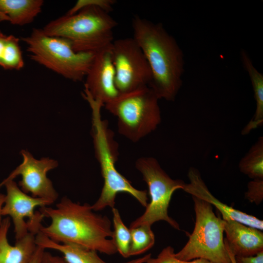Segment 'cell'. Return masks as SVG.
<instances>
[{
  "label": "cell",
  "instance_id": "6da1fadb",
  "mask_svg": "<svg viewBox=\"0 0 263 263\" xmlns=\"http://www.w3.org/2000/svg\"><path fill=\"white\" fill-rule=\"evenodd\" d=\"M51 220L40 232L60 244H72L111 255L117 252L113 239L111 222L105 215L97 214L92 205L75 202L63 197L55 207L39 208Z\"/></svg>",
  "mask_w": 263,
  "mask_h": 263
},
{
  "label": "cell",
  "instance_id": "7a4b0ae2",
  "mask_svg": "<svg viewBox=\"0 0 263 263\" xmlns=\"http://www.w3.org/2000/svg\"><path fill=\"white\" fill-rule=\"evenodd\" d=\"M133 38L142 50L151 69L149 87L158 98L174 101L182 85L183 51L161 23L138 15L132 19Z\"/></svg>",
  "mask_w": 263,
  "mask_h": 263
},
{
  "label": "cell",
  "instance_id": "3957f363",
  "mask_svg": "<svg viewBox=\"0 0 263 263\" xmlns=\"http://www.w3.org/2000/svg\"><path fill=\"white\" fill-rule=\"evenodd\" d=\"M114 0H79L65 16L42 29L47 35L68 40L76 52L96 54L110 47L117 21L110 15Z\"/></svg>",
  "mask_w": 263,
  "mask_h": 263
},
{
  "label": "cell",
  "instance_id": "277c9868",
  "mask_svg": "<svg viewBox=\"0 0 263 263\" xmlns=\"http://www.w3.org/2000/svg\"><path fill=\"white\" fill-rule=\"evenodd\" d=\"M82 96L87 101L92 110V135L93 138L95 155L100 165L104 185L100 195L92 205L94 211L106 207H114L116 195L126 192L136 199L144 207L148 202V192L134 188L126 178L116 169L118 156V145L114 139V133L109 128L106 120L102 119L101 108L104 104L94 99L85 89Z\"/></svg>",
  "mask_w": 263,
  "mask_h": 263
},
{
  "label": "cell",
  "instance_id": "5b68a950",
  "mask_svg": "<svg viewBox=\"0 0 263 263\" xmlns=\"http://www.w3.org/2000/svg\"><path fill=\"white\" fill-rule=\"evenodd\" d=\"M34 61L74 81L86 76L95 54L75 52L67 39L46 34L42 29H33L21 37Z\"/></svg>",
  "mask_w": 263,
  "mask_h": 263
},
{
  "label": "cell",
  "instance_id": "8992f818",
  "mask_svg": "<svg viewBox=\"0 0 263 263\" xmlns=\"http://www.w3.org/2000/svg\"><path fill=\"white\" fill-rule=\"evenodd\" d=\"M159 99L154 92L146 86L119 94L104 106L117 118L118 132L136 142L154 131L160 124Z\"/></svg>",
  "mask_w": 263,
  "mask_h": 263
},
{
  "label": "cell",
  "instance_id": "52a82bcc",
  "mask_svg": "<svg viewBox=\"0 0 263 263\" xmlns=\"http://www.w3.org/2000/svg\"><path fill=\"white\" fill-rule=\"evenodd\" d=\"M195 222L185 245L175 257L181 261L202 258L215 263H231L224 239V220L213 211L212 205L192 196Z\"/></svg>",
  "mask_w": 263,
  "mask_h": 263
},
{
  "label": "cell",
  "instance_id": "ba28073f",
  "mask_svg": "<svg viewBox=\"0 0 263 263\" xmlns=\"http://www.w3.org/2000/svg\"><path fill=\"white\" fill-rule=\"evenodd\" d=\"M135 167L148 187L150 202L143 214L131 223L130 229L142 225L151 226L156 222L164 221L174 228L180 230L179 224L169 216L168 207L174 192L183 189L186 183L182 180L170 178L158 161L152 157L138 158Z\"/></svg>",
  "mask_w": 263,
  "mask_h": 263
},
{
  "label": "cell",
  "instance_id": "9c48e42d",
  "mask_svg": "<svg viewBox=\"0 0 263 263\" xmlns=\"http://www.w3.org/2000/svg\"><path fill=\"white\" fill-rule=\"evenodd\" d=\"M111 54L115 71V84L119 94L149 86L152 79L151 69L132 37L114 40Z\"/></svg>",
  "mask_w": 263,
  "mask_h": 263
},
{
  "label": "cell",
  "instance_id": "30bf717a",
  "mask_svg": "<svg viewBox=\"0 0 263 263\" xmlns=\"http://www.w3.org/2000/svg\"><path fill=\"white\" fill-rule=\"evenodd\" d=\"M3 186L6 194L1 214L12 221L16 241L29 233L36 235L40 232L45 217L39 210L36 211V208L50 206L54 203L29 195L21 190L14 180L1 182L0 187Z\"/></svg>",
  "mask_w": 263,
  "mask_h": 263
},
{
  "label": "cell",
  "instance_id": "8fae6325",
  "mask_svg": "<svg viewBox=\"0 0 263 263\" xmlns=\"http://www.w3.org/2000/svg\"><path fill=\"white\" fill-rule=\"evenodd\" d=\"M21 154L23 157L22 163L1 182L14 180L20 176L21 179L18 186L21 190L27 194L31 193L34 197L47 199L54 203L58 194L47 174L57 167V162L49 158L36 159L26 150H22Z\"/></svg>",
  "mask_w": 263,
  "mask_h": 263
},
{
  "label": "cell",
  "instance_id": "7c38bea8",
  "mask_svg": "<svg viewBox=\"0 0 263 263\" xmlns=\"http://www.w3.org/2000/svg\"><path fill=\"white\" fill-rule=\"evenodd\" d=\"M111 46L95 54L84 84V88L92 96L104 105L119 94L115 84Z\"/></svg>",
  "mask_w": 263,
  "mask_h": 263
},
{
  "label": "cell",
  "instance_id": "4fadbf2b",
  "mask_svg": "<svg viewBox=\"0 0 263 263\" xmlns=\"http://www.w3.org/2000/svg\"><path fill=\"white\" fill-rule=\"evenodd\" d=\"M188 176L189 183H186L183 190L192 196L197 197L214 206L221 214L224 220H232L260 230L263 229V221L229 206L215 197L208 189L201 174L196 168L190 167Z\"/></svg>",
  "mask_w": 263,
  "mask_h": 263
},
{
  "label": "cell",
  "instance_id": "5bb4252c",
  "mask_svg": "<svg viewBox=\"0 0 263 263\" xmlns=\"http://www.w3.org/2000/svg\"><path fill=\"white\" fill-rule=\"evenodd\" d=\"M224 232L225 243L235 256H254L263 251V233L259 229L229 219L224 220Z\"/></svg>",
  "mask_w": 263,
  "mask_h": 263
},
{
  "label": "cell",
  "instance_id": "9a60e30c",
  "mask_svg": "<svg viewBox=\"0 0 263 263\" xmlns=\"http://www.w3.org/2000/svg\"><path fill=\"white\" fill-rule=\"evenodd\" d=\"M11 224L10 218L6 217L0 225V263H29L38 247L36 235L29 233L12 245L8 240Z\"/></svg>",
  "mask_w": 263,
  "mask_h": 263
},
{
  "label": "cell",
  "instance_id": "2e32d148",
  "mask_svg": "<svg viewBox=\"0 0 263 263\" xmlns=\"http://www.w3.org/2000/svg\"><path fill=\"white\" fill-rule=\"evenodd\" d=\"M42 0H0V21L22 26L32 22L41 11Z\"/></svg>",
  "mask_w": 263,
  "mask_h": 263
},
{
  "label": "cell",
  "instance_id": "e0dca14e",
  "mask_svg": "<svg viewBox=\"0 0 263 263\" xmlns=\"http://www.w3.org/2000/svg\"><path fill=\"white\" fill-rule=\"evenodd\" d=\"M36 243L45 249L59 252L68 263H107L95 250L75 244L56 243L40 232L36 235Z\"/></svg>",
  "mask_w": 263,
  "mask_h": 263
},
{
  "label": "cell",
  "instance_id": "ac0fdd59",
  "mask_svg": "<svg viewBox=\"0 0 263 263\" xmlns=\"http://www.w3.org/2000/svg\"><path fill=\"white\" fill-rule=\"evenodd\" d=\"M241 57L243 66L248 73L251 82L256 105L253 118L242 131V134L245 135L261 127L263 124V75L254 66L245 51H241Z\"/></svg>",
  "mask_w": 263,
  "mask_h": 263
},
{
  "label": "cell",
  "instance_id": "d6986e66",
  "mask_svg": "<svg viewBox=\"0 0 263 263\" xmlns=\"http://www.w3.org/2000/svg\"><path fill=\"white\" fill-rule=\"evenodd\" d=\"M241 172L252 179H263V137H260L239 163Z\"/></svg>",
  "mask_w": 263,
  "mask_h": 263
},
{
  "label": "cell",
  "instance_id": "ffe728a7",
  "mask_svg": "<svg viewBox=\"0 0 263 263\" xmlns=\"http://www.w3.org/2000/svg\"><path fill=\"white\" fill-rule=\"evenodd\" d=\"M130 229L131 233L130 256L141 254L153 246L155 236L150 225H142Z\"/></svg>",
  "mask_w": 263,
  "mask_h": 263
},
{
  "label": "cell",
  "instance_id": "44dd1931",
  "mask_svg": "<svg viewBox=\"0 0 263 263\" xmlns=\"http://www.w3.org/2000/svg\"><path fill=\"white\" fill-rule=\"evenodd\" d=\"M113 214V239L117 252L124 258L130 257V248L131 243V233L123 223L118 209L112 208Z\"/></svg>",
  "mask_w": 263,
  "mask_h": 263
},
{
  "label": "cell",
  "instance_id": "7402d4cb",
  "mask_svg": "<svg viewBox=\"0 0 263 263\" xmlns=\"http://www.w3.org/2000/svg\"><path fill=\"white\" fill-rule=\"evenodd\" d=\"M19 39L13 35L6 36L0 31V66L5 69L15 58Z\"/></svg>",
  "mask_w": 263,
  "mask_h": 263
},
{
  "label": "cell",
  "instance_id": "603a6c76",
  "mask_svg": "<svg viewBox=\"0 0 263 263\" xmlns=\"http://www.w3.org/2000/svg\"><path fill=\"white\" fill-rule=\"evenodd\" d=\"M174 248L168 246L162 249L158 256L155 258H150L146 263H215L202 258L190 261H181L174 256Z\"/></svg>",
  "mask_w": 263,
  "mask_h": 263
},
{
  "label": "cell",
  "instance_id": "cb8c5ba5",
  "mask_svg": "<svg viewBox=\"0 0 263 263\" xmlns=\"http://www.w3.org/2000/svg\"><path fill=\"white\" fill-rule=\"evenodd\" d=\"M245 198L256 205L262 203L263 200V179H253L248 182Z\"/></svg>",
  "mask_w": 263,
  "mask_h": 263
},
{
  "label": "cell",
  "instance_id": "d4e9b609",
  "mask_svg": "<svg viewBox=\"0 0 263 263\" xmlns=\"http://www.w3.org/2000/svg\"><path fill=\"white\" fill-rule=\"evenodd\" d=\"M235 259L236 263H263V251L254 256H235Z\"/></svg>",
  "mask_w": 263,
  "mask_h": 263
},
{
  "label": "cell",
  "instance_id": "484cf974",
  "mask_svg": "<svg viewBox=\"0 0 263 263\" xmlns=\"http://www.w3.org/2000/svg\"><path fill=\"white\" fill-rule=\"evenodd\" d=\"M45 250L43 253L40 263H68L62 257L53 255Z\"/></svg>",
  "mask_w": 263,
  "mask_h": 263
},
{
  "label": "cell",
  "instance_id": "4316f807",
  "mask_svg": "<svg viewBox=\"0 0 263 263\" xmlns=\"http://www.w3.org/2000/svg\"><path fill=\"white\" fill-rule=\"evenodd\" d=\"M45 249L38 246L37 250L29 263H40L42 256Z\"/></svg>",
  "mask_w": 263,
  "mask_h": 263
},
{
  "label": "cell",
  "instance_id": "83f0119b",
  "mask_svg": "<svg viewBox=\"0 0 263 263\" xmlns=\"http://www.w3.org/2000/svg\"><path fill=\"white\" fill-rule=\"evenodd\" d=\"M151 257V254H148L144 256L123 263H146L148 260Z\"/></svg>",
  "mask_w": 263,
  "mask_h": 263
},
{
  "label": "cell",
  "instance_id": "f1b7e54d",
  "mask_svg": "<svg viewBox=\"0 0 263 263\" xmlns=\"http://www.w3.org/2000/svg\"><path fill=\"white\" fill-rule=\"evenodd\" d=\"M5 194L0 193V225L2 220V215L1 214L2 208L4 203Z\"/></svg>",
  "mask_w": 263,
  "mask_h": 263
},
{
  "label": "cell",
  "instance_id": "f546056e",
  "mask_svg": "<svg viewBox=\"0 0 263 263\" xmlns=\"http://www.w3.org/2000/svg\"><path fill=\"white\" fill-rule=\"evenodd\" d=\"M225 248L227 251L228 254L229 255V257L230 258V261L231 263H236L235 259V256L233 254V253L231 252V251L230 250L229 248L227 247L226 244L225 243Z\"/></svg>",
  "mask_w": 263,
  "mask_h": 263
}]
</instances>
